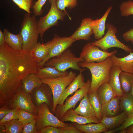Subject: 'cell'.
<instances>
[{"label":"cell","instance_id":"6da1fadb","mask_svg":"<svg viewBox=\"0 0 133 133\" xmlns=\"http://www.w3.org/2000/svg\"><path fill=\"white\" fill-rule=\"evenodd\" d=\"M39 63L30 51L16 50L6 43L0 47V106L6 105L27 74L36 73Z\"/></svg>","mask_w":133,"mask_h":133},{"label":"cell","instance_id":"7a4b0ae2","mask_svg":"<svg viewBox=\"0 0 133 133\" xmlns=\"http://www.w3.org/2000/svg\"><path fill=\"white\" fill-rule=\"evenodd\" d=\"M78 65L81 67L88 69L91 73V85L88 94L96 92L101 84L108 82L110 71L113 65L111 57L101 62L87 63L82 62H79Z\"/></svg>","mask_w":133,"mask_h":133},{"label":"cell","instance_id":"3957f363","mask_svg":"<svg viewBox=\"0 0 133 133\" xmlns=\"http://www.w3.org/2000/svg\"><path fill=\"white\" fill-rule=\"evenodd\" d=\"M36 17L34 14L31 16L30 14L25 13L21 25L20 33L23 40L22 49L30 51L37 43L39 35Z\"/></svg>","mask_w":133,"mask_h":133},{"label":"cell","instance_id":"277c9868","mask_svg":"<svg viewBox=\"0 0 133 133\" xmlns=\"http://www.w3.org/2000/svg\"><path fill=\"white\" fill-rule=\"evenodd\" d=\"M82 58L77 57L69 49H67L59 55L52 57L46 62L43 66L53 67L59 71L64 72L69 68L83 72L86 69L81 68L78 65L79 62H84Z\"/></svg>","mask_w":133,"mask_h":133},{"label":"cell","instance_id":"5b68a950","mask_svg":"<svg viewBox=\"0 0 133 133\" xmlns=\"http://www.w3.org/2000/svg\"><path fill=\"white\" fill-rule=\"evenodd\" d=\"M76 76L75 73L71 71L67 75L58 78L41 79L43 83L49 86L52 93L53 104L51 110L52 113L54 114L59 100L65 90Z\"/></svg>","mask_w":133,"mask_h":133},{"label":"cell","instance_id":"8992f818","mask_svg":"<svg viewBox=\"0 0 133 133\" xmlns=\"http://www.w3.org/2000/svg\"><path fill=\"white\" fill-rule=\"evenodd\" d=\"M51 7L48 14L40 17L37 21V26L39 35L42 41L43 34L50 27L57 25L59 20H63L68 14L66 12L59 10L56 3V0H49Z\"/></svg>","mask_w":133,"mask_h":133},{"label":"cell","instance_id":"52a82bcc","mask_svg":"<svg viewBox=\"0 0 133 133\" xmlns=\"http://www.w3.org/2000/svg\"><path fill=\"white\" fill-rule=\"evenodd\" d=\"M107 29V33L101 38L91 42L94 45L98 46L101 50L108 52L112 48H117L123 49L128 53L133 52L130 47L127 46L120 41L117 38L116 34L117 30L113 24L108 23L106 25Z\"/></svg>","mask_w":133,"mask_h":133},{"label":"cell","instance_id":"ba28073f","mask_svg":"<svg viewBox=\"0 0 133 133\" xmlns=\"http://www.w3.org/2000/svg\"><path fill=\"white\" fill-rule=\"evenodd\" d=\"M6 105L11 109H20L37 116L38 114V108L33 102L31 95L25 92L21 86Z\"/></svg>","mask_w":133,"mask_h":133},{"label":"cell","instance_id":"9c48e42d","mask_svg":"<svg viewBox=\"0 0 133 133\" xmlns=\"http://www.w3.org/2000/svg\"><path fill=\"white\" fill-rule=\"evenodd\" d=\"M38 114L36 118V127L38 133L44 127L49 126L56 127H64L69 124L61 121L50 111L48 106L43 103L38 106Z\"/></svg>","mask_w":133,"mask_h":133},{"label":"cell","instance_id":"30bf717a","mask_svg":"<svg viewBox=\"0 0 133 133\" xmlns=\"http://www.w3.org/2000/svg\"><path fill=\"white\" fill-rule=\"evenodd\" d=\"M91 81L88 80L84 86L75 92L72 96L67 98L63 105H58L54 114L60 120L65 113L69 109H74L77 103L87 95L90 89Z\"/></svg>","mask_w":133,"mask_h":133},{"label":"cell","instance_id":"8fae6325","mask_svg":"<svg viewBox=\"0 0 133 133\" xmlns=\"http://www.w3.org/2000/svg\"><path fill=\"white\" fill-rule=\"evenodd\" d=\"M117 52L116 50L110 52L105 51L89 42L83 47L80 57L83 59L84 62L86 63H99L104 61Z\"/></svg>","mask_w":133,"mask_h":133},{"label":"cell","instance_id":"7c38bea8","mask_svg":"<svg viewBox=\"0 0 133 133\" xmlns=\"http://www.w3.org/2000/svg\"><path fill=\"white\" fill-rule=\"evenodd\" d=\"M76 41L70 36L61 37L57 34H55L51 40L45 43L49 48L50 53L44 61L39 64V66H43L44 64L50 58L60 55Z\"/></svg>","mask_w":133,"mask_h":133},{"label":"cell","instance_id":"4fadbf2b","mask_svg":"<svg viewBox=\"0 0 133 133\" xmlns=\"http://www.w3.org/2000/svg\"><path fill=\"white\" fill-rule=\"evenodd\" d=\"M31 95L33 102L37 107L45 103L52 108L53 104V95L50 88L47 84L43 83L34 89Z\"/></svg>","mask_w":133,"mask_h":133},{"label":"cell","instance_id":"5bb4252c","mask_svg":"<svg viewBox=\"0 0 133 133\" xmlns=\"http://www.w3.org/2000/svg\"><path fill=\"white\" fill-rule=\"evenodd\" d=\"M93 20L90 17L83 19L79 27L70 36L76 41L80 40H89L92 35L93 34Z\"/></svg>","mask_w":133,"mask_h":133},{"label":"cell","instance_id":"9a60e30c","mask_svg":"<svg viewBox=\"0 0 133 133\" xmlns=\"http://www.w3.org/2000/svg\"><path fill=\"white\" fill-rule=\"evenodd\" d=\"M60 120L63 122L70 121L82 125L100 122L96 116H86L81 115L76 113L72 108L69 109L65 113Z\"/></svg>","mask_w":133,"mask_h":133},{"label":"cell","instance_id":"2e32d148","mask_svg":"<svg viewBox=\"0 0 133 133\" xmlns=\"http://www.w3.org/2000/svg\"><path fill=\"white\" fill-rule=\"evenodd\" d=\"M85 82L82 72H80L65 90L59 101L58 105H63L68 97L72 95L77 90L82 88Z\"/></svg>","mask_w":133,"mask_h":133},{"label":"cell","instance_id":"e0dca14e","mask_svg":"<svg viewBox=\"0 0 133 133\" xmlns=\"http://www.w3.org/2000/svg\"><path fill=\"white\" fill-rule=\"evenodd\" d=\"M114 54L111 57L113 65L119 67L122 71L133 74V52L122 58H119Z\"/></svg>","mask_w":133,"mask_h":133},{"label":"cell","instance_id":"ac0fdd59","mask_svg":"<svg viewBox=\"0 0 133 133\" xmlns=\"http://www.w3.org/2000/svg\"><path fill=\"white\" fill-rule=\"evenodd\" d=\"M120 97H115L109 101L102 104L101 111L102 118L103 116L111 117L118 115L120 110Z\"/></svg>","mask_w":133,"mask_h":133},{"label":"cell","instance_id":"d6986e66","mask_svg":"<svg viewBox=\"0 0 133 133\" xmlns=\"http://www.w3.org/2000/svg\"><path fill=\"white\" fill-rule=\"evenodd\" d=\"M112 7V6H109L104 14L101 18H97L93 20V28L94 37L97 40L101 38L105 34L106 21Z\"/></svg>","mask_w":133,"mask_h":133},{"label":"cell","instance_id":"ffe728a7","mask_svg":"<svg viewBox=\"0 0 133 133\" xmlns=\"http://www.w3.org/2000/svg\"><path fill=\"white\" fill-rule=\"evenodd\" d=\"M121 71L119 67L113 65L110 71L108 83L114 91L115 97H120L124 93L121 88L119 78Z\"/></svg>","mask_w":133,"mask_h":133},{"label":"cell","instance_id":"44dd1931","mask_svg":"<svg viewBox=\"0 0 133 133\" xmlns=\"http://www.w3.org/2000/svg\"><path fill=\"white\" fill-rule=\"evenodd\" d=\"M42 83L41 79L36 73H31L22 79L21 87L25 92L31 95L34 89Z\"/></svg>","mask_w":133,"mask_h":133},{"label":"cell","instance_id":"7402d4cb","mask_svg":"<svg viewBox=\"0 0 133 133\" xmlns=\"http://www.w3.org/2000/svg\"><path fill=\"white\" fill-rule=\"evenodd\" d=\"M69 72L59 71L51 66H39L36 74L41 79L55 78L67 75Z\"/></svg>","mask_w":133,"mask_h":133},{"label":"cell","instance_id":"603a6c76","mask_svg":"<svg viewBox=\"0 0 133 133\" xmlns=\"http://www.w3.org/2000/svg\"><path fill=\"white\" fill-rule=\"evenodd\" d=\"M128 116L126 114L123 112L116 116L111 117L103 116L100 120L109 130L117 127H119L124 122Z\"/></svg>","mask_w":133,"mask_h":133},{"label":"cell","instance_id":"cb8c5ba5","mask_svg":"<svg viewBox=\"0 0 133 133\" xmlns=\"http://www.w3.org/2000/svg\"><path fill=\"white\" fill-rule=\"evenodd\" d=\"M30 52L33 59L39 64L42 63L48 56L50 49L45 43L41 44L38 42Z\"/></svg>","mask_w":133,"mask_h":133},{"label":"cell","instance_id":"d4e9b609","mask_svg":"<svg viewBox=\"0 0 133 133\" xmlns=\"http://www.w3.org/2000/svg\"><path fill=\"white\" fill-rule=\"evenodd\" d=\"M96 92L102 104L109 101L115 97L114 91L108 82L104 83L100 85Z\"/></svg>","mask_w":133,"mask_h":133},{"label":"cell","instance_id":"484cf974","mask_svg":"<svg viewBox=\"0 0 133 133\" xmlns=\"http://www.w3.org/2000/svg\"><path fill=\"white\" fill-rule=\"evenodd\" d=\"M3 32L5 42L8 45L16 50L22 49L23 40L20 33L17 34H15L6 29H4Z\"/></svg>","mask_w":133,"mask_h":133},{"label":"cell","instance_id":"4316f807","mask_svg":"<svg viewBox=\"0 0 133 133\" xmlns=\"http://www.w3.org/2000/svg\"><path fill=\"white\" fill-rule=\"evenodd\" d=\"M74 111L77 114L83 116H96L94 110L90 102L87 94L80 101L79 105Z\"/></svg>","mask_w":133,"mask_h":133},{"label":"cell","instance_id":"83f0119b","mask_svg":"<svg viewBox=\"0 0 133 133\" xmlns=\"http://www.w3.org/2000/svg\"><path fill=\"white\" fill-rule=\"evenodd\" d=\"M74 126L83 133H105L108 131L106 127L101 123H89L85 124H80L74 122Z\"/></svg>","mask_w":133,"mask_h":133},{"label":"cell","instance_id":"f1b7e54d","mask_svg":"<svg viewBox=\"0 0 133 133\" xmlns=\"http://www.w3.org/2000/svg\"><path fill=\"white\" fill-rule=\"evenodd\" d=\"M120 110L125 112L128 116L133 114V98L130 92L124 93L120 97Z\"/></svg>","mask_w":133,"mask_h":133},{"label":"cell","instance_id":"f546056e","mask_svg":"<svg viewBox=\"0 0 133 133\" xmlns=\"http://www.w3.org/2000/svg\"><path fill=\"white\" fill-rule=\"evenodd\" d=\"M121 89L124 93L130 92L133 83V74L121 71L119 75Z\"/></svg>","mask_w":133,"mask_h":133},{"label":"cell","instance_id":"4dcf8cb0","mask_svg":"<svg viewBox=\"0 0 133 133\" xmlns=\"http://www.w3.org/2000/svg\"><path fill=\"white\" fill-rule=\"evenodd\" d=\"M6 133H22L23 124L18 119L12 120L3 123Z\"/></svg>","mask_w":133,"mask_h":133},{"label":"cell","instance_id":"1f68e13d","mask_svg":"<svg viewBox=\"0 0 133 133\" xmlns=\"http://www.w3.org/2000/svg\"><path fill=\"white\" fill-rule=\"evenodd\" d=\"M90 102L93 107L96 116L100 121L101 119V111L102 104L98 97L96 91L88 94Z\"/></svg>","mask_w":133,"mask_h":133},{"label":"cell","instance_id":"d6a6232c","mask_svg":"<svg viewBox=\"0 0 133 133\" xmlns=\"http://www.w3.org/2000/svg\"><path fill=\"white\" fill-rule=\"evenodd\" d=\"M121 16L127 17L133 15V1L129 0L121 3L119 6Z\"/></svg>","mask_w":133,"mask_h":133},{"label":"cell","instance_id":"836d02e7","mask_svg":"<svg viewBox=\"0 0 133 133\" xmlns=\"http://www.w3.org/2000/svg\"><path fill=\"white\" fill-rule=\"evenodd\" d=\"M77 0H56V3L58 9L66 12V8L72 9L78 5Z\"/></svg>","mask_w":133,"mask_h":133},{"label":"cell","instance_id":"e575fe53","mask_svg":"<svg viewBox=\"0 0 133 133\" xmlns=\"http://www.w3.org/2000/svg\"><path fill=\"white\" fill-rule=\"evenodd\" d=\"M18 109V119L23 124L37 118V116L33 114L21 109Z\"/></svg>","mask_w":133,"mask_h":133},{"label":"cell","instance_id":"d590c367","mask_svg":"<svg viewBox=\"0 0 133 133\" xmlns=\"http://www.w3.org/2000/svg\"><path fill=\"white\" fill-rule=\"evenodd\" d=\"M20 9L25 11L31 14V8L33 5V0H12Z\"/></svg>","mask_w":133,"mask_h":133},{"label":"cell","instance_id":"8d00e7d4","mask_svg":"<svg viewBox=\"0 0 133 133\" xmlns=\"http://www.w3.org/2000/svg\"><path fill=\"white\" fill-rule=\"evenodd\" d=\"M133 124V114L128 116L123 123L119 127L110 131L111 133H116L123 131L127 128Z\"/></svg>","mask_w":133,"mask_h":133},{"label":"cell","instance_id":"74e56055","mask_svg":"<svg viewBox=\"0 0 133 133\" xmlns=\"http://www.w3.org/2000/svg\"><path fill=\"white\" fill-rule=\"evenodd\" d=\"M36 118L23 124L22 133H38L36 127Z\"/></svg>","mask_w":133,"mask_h":133},{"label":"cell","instance_id":"f35d334b","mask_svg":"<svg viewBox=\"0 0 133 133\" xmlns=\"http://www.w3.org/2000/svg\"><path fill=\"white\" fill-rule=\"evenodd\" d=\"M47 0H38L33 6V14L36 16L41 15L43 13L42 7Z\"/></svg>","mask_w":133,"mask_h":133},{"label":"cell","instance_id":"ab89813d","mask_svg":"<svg viewBox=\"0 0 133 133\" xmlns=\"http://www.w3.org/2000/svg\"><path fill=\"white\" fill-rule=\"evenodd\" d=\"M18 109H11L2 119L0 120V124H3L12 120L18 119Z\"/></svg>","mask_w":133,"mask_h":133},{"label":"cell","instance_id":"60d3db41","mask_svg":"<svg viewBox=\"0 0 133 133\" xmlns=\"http://www.w3.org/2000/svg\"><path fill=\"white\" fill-rule=\"evenodd\" d=\"M60 130V133H83L75 126H67L58 127Z\"/></svg>","mask_w":133,"mask_h":133},{"label":"cell","instance_id":"b9f144b4","mask_svg":"<svg viewBox=\"0 0 133 133\" xmlns=\"http://www.w3.org/2000/svg\"><path fill=\"white\" fill-rule=\"evenodd\" d=\"M39 133H60V131L58 127L49 126L42 129Z\"/></svg>","mask_w":133,"mask_h":133},{"label":"cell","instance_id":"7bdbcfd3","mask_svg":"<svg viewBox=\"0 0 133 133\" xmlns=\"http://www.w3.org/2000/svg\"><path fill=\"white\" fill-rule=\"evenodd\" d=\"M122 36L125 41H130L133 44V28L124 33Z\"/></svg>","mask_w":133,"mask_h":133},{"label":"cell","instance_id":"ee69618b","mask_svg":"<svg viewBox=\"0 0 133 133\" xmlns=\"http://www.w3.org/2000/svg\"><path fill=\"white\" fill-rule=\"evenodd\" d=\"M11 110L6 105L0 107V120L3 118Z\"/></svg>","mask_w":133,"mask_h":133},{"label":"cell","instance_id":"f6af8a7d","mask_svg":"<svg viewBox=\"0 0 133 133\" xmlns=\"http://www.w3.org/2000/svg\"><path fill=\"white\" fill-rule=\"evenodd\" d=\"M5 40L4 36L1 30H0V47L4 45L5 43Z\"/></svg>","mask_w":133,"mask_h":133},{"label":"cell","instance_id":"bcb514c9","mask_svg":"<svg viewBox=\"0 0 133 133\" xmlns=\"http://www.w3.org/2000/svg\"><path fill=\"white\" fill-rule=\"evenodd\" d=\"M125 130V133H133V124L128 127Z\"/></svg>","mask_w":133,"mask_h":133},{"label":"cell","instance_id":"7dc6e473","mask_svg":"<svg viewBox=\"0 0 133 133\" xmlns=\"http://www.w3.org/2000/svg\"><path fill=\"white\" fill-rule=\"evenodd\" d=\"M0 133H6L5 127L3 124H0Z\"/></svg>","mask_w":133,"mask_h":133},{"label":"cell","instance_id":"c3c4849f","mask_svg":"<svg viewBox=\"0 0 133 133\" xmlns=\"http://www.w3.org/2000/svg\"><path fill=\"white\" fill-rule=\"evenodd\" d=\"M130 93L133 98V83L132 84L131 87V88Z\"/></svg>","mask_w":133,"mask_h":133}]
</instances>
